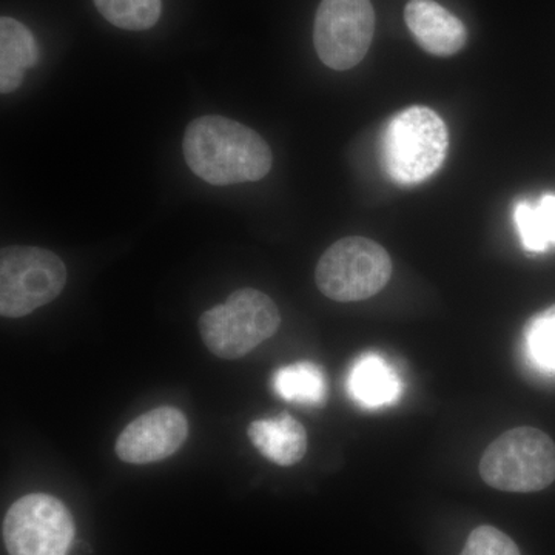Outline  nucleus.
I'll return each instance as SVG.
<instances>
[{
  "label": "nucleus",
  "mask_w": 555,
  "mask_h": 555,
  "mask_svg": "<svg viewBox=\"0 0 555 555\" xmlns=\"http://www.w3.org/2000/svg\"><path fill=\"white\" fill-rule=\"evenodd\" d=\"M185 163L211 185H233L266 178L273 156L268 142L244 124L224 116H201L185 129Z\"/></svg>",
  "instance_id": "nucleus-1"
},
{
  "label": "nucleus",
  "mask_w": 555,
  "mask_h": 555,
  "mask_svg": "<svg viewBox=\"0 0 555 555\" xmlns=\"http://www.w3.org/2000/svg\"><path fill=\"white\" fill-rule=\"evenodd\" d=\"M375 33L371 0H321L313 42L328 68L346 72L366 57Z\"/></svg>",
  "instance_id": "nucleus-8"
},
{
  "label": "nucleus",
  "mask_w": 555,
  "mask_h": 555,
  "mask_svg": "<svg viewBox=\"0 0 555 555\" xmlns=\"http://www.w3.org/2000/svg\"><path fill=\"white\" fill-rule=\"evenodd\" d=\"M2 532L10 555H68L75 521L56 496L28 494L10 507Z\"/></svg>",
  "instance_id": "nucleus-7"
},
{
  "label": "nucleus",
  "mask_w": 555,
  "mask_h": 555,
  "mask_svg": "<svg viewBox=\"0 0 555 555\" xmlns=\"http://www.w3.org/2000/svg\"><path fill=\"white\" fill-rule=\"evenodd\" d=\"M98 11L115 27L145 31L155 27L163 11L160 0H93Z\"/></svg>",
  "instance_id": "nucleus-16"
},
{
  "label": "nucleus",
  "mask_w": 555,
  "mask_h": 555,
  "mask_svg": "<svg viewBox=\"0 0 555 555\" xmlns=\"http://www.w3.org/2000/svg\"><path fill=\"white\" fill-rule=\"evenodd\" d=\"M39 61V49L33 33L20 21L0 20V91L11 93L21 87L25 72Z\"/></svg>",
  "instance_id": "nucleus-13"
},
{
  "label": "nucleus",
  "mask_w": 555,
  "mask_h": 555,
  "mask_svg": "<svg viewBox=\"0 0 555 555\" xmlns=\"http://www.w3.org/2000/svg\"><path fill=\"white\" fill-rule=\"evenodd\" d=\"M189 437V422L177 408L160 406L138 416L120 433L116 454L130 465H149L177 454Z\"/></svg>",
  "instance_id": "nucleus-9"
},
{
  "label": "nucleus",
  "mask_w": 555,
  "mask_h": 555,
  "mask_svg": "<svg viewBox=\"0 0 555 555\" xmlns=\"http://www.w3.org/2000/svg\"><path fill=\"white\" fill-rule=\"evenodd\" d=\"M67 268L42 247H3L0 254V313L22 318L60 297L67 284Z\"/></svg>",
  "instance_id": "nucleus-6"
},
{
  "label": "nucleus",
  "mask_w": 555,
  "mask_h": 555,
  "mask_svg": "<svg viewBox=\"0 0 555 555\" xmlns=\"http://www.w3.org/2000/svg\"><path fill=\"white\" fill-rule=\"evenodd\" d=\"M404 21L418 46L434 56H454L466 46L465 24L436 0H409Z\"/></svg>",
  "instance_id": "nucleus-10"
},
{
  "label": "nucleus",
  "mask_w": 555,
  "mask_h": 555,
  "mask_svg": "<svg viewBox=\"0 0 555 555\" xmlns=\"http://www.w3.org/2000/svg\"><path fill=\"white\" fill-rule=\"evenodd\" d=\"M247 434L259 454L278 466L297 465L308 452L306 427L287 412L251 422Z\"/></svg>",
  "instance_id": "nucleus-12"
},
{
  "label": "nucleus",
  "mask_w": 555,
  "mask_h": 555,
  "mask_svg": "<svg viewBox=\"0 0 555 555\" xmlns=\"http://www.w3.org/2000/svg\"><path fill=\"white\" fill-rule=\"evenodd\" d=\"M447 124L433 108L409 107L387 122L382 139L383 164L387 175L400 185L426 181L447 158Z\"/></svg>",
  "instance_id": "nucleus-2"
},
{
  "label": "nucleus",
  "mask_w": 555,
  "mask_h": 555,
  "mask_svg": "<svg viewBox=\"0 0 555 555\" xmlns=\"http://www.w3.org/2000/svg\"><path fill=\"white\" fill-rule=\"evenodd\" d=\"M392 276L386 248L364 236H347L332 244L318 261L317 286L338 302L363 301L377 295Z\"/></svg>",
  "instance_id": "nucleus-5"
},
{
  "label": "nucleus",
  "mask_w": 555,
  "mask_h": 555,
  "mask_svg": "<svg viewBox=\"0 0 555 555\" xmlns=\"http://www.w3.org/2000/svg\"><path fill=\"white\" fill-rule=\"evenodd\" d=\"M514 218L526 250L545 251L555 244V195H545L537 204L521 201Z\"/></svg>",
  "instance_id": "nucleus-15"
},
{
  "label": "nucleus",
  "mask_w": 555,
  "mask_h": 555,
  "mask_svg": "<svg viewBox=\"0 0 555 555\" xmlns=\"http://www.w3.org/2000/svg\"><path fill=\"white\" fill-rule=\"evenodd\" d=\"M526 345L537 366L555 371V317L542 312L526 331Z\"/></svg>",
  "instance_id": "nucleus-17"
},
{
  "label": "nucleus",
  "mask_w": 555,
  "mask_h": 555,
  "mask_svg": "<svg viewBox=\"0 0 555 555\" xmlns=\"http://www.w3.org/2000/svg\"><path fill=\"white\" fill-rule=\"evenodd\" d=\"M546 312L550 313V315H554L555 317V305L551 306L550 309H546Z\"/></svg>",
  "instance_id": "nucleus-19"
},
{
  "label": "nucleus",
  "mask_w": 555,
  "mask_h": 555,
  "mask_svg": "<svg viewBox=\"0 0 555 555\" xmlns=\"http://www.w3.org/2000/svg\"><path fill=\"white\" fill-rule=\"evenodd\" d=\"M347 392L360 406L377 409L396 403L403 383L386 358L375 352L358 357L347 375Z\"/></svg>",
  "instance_id": "nucleus-11"
},
{
  "label": "nucleus",
  "mask_w": 555,
  "mask_h": 555,
  "mask_svg": "<svg viewBox=\"0 0 555 555\" xmlns=\"http://www.w3.org/2000/svg\"><path fill=\"white\" fill-rule=\"evenodd\" d=\"M460 555H521L514 540L494 526H478Z\"/></svg>",
  "instance_id": "nucleus-18"
},
{
  "label": "nucleus",
  "mask_w": 555,
  "mask_h": 555,
  "mask_svg": "<svg viewBox=\"0 0 555 555\" xmlns=\"http://www.w3.org/2000/svg\"><path fill=\"white\" fill-rule=\"evenodd\" d=\"M280 326L281 315L275 302L257 288L233 292L224 305L208 309L199 318L204 345L224 360L246 357L273 337Z\"/></svg>",
  "instance_id": "nucleus-4"
},
{
  "label": "nucleus",
  "mask_w": 555,
  "mask_h": 555,
  "mask_svg": "<svg viewBox=\"0 0 555 555\" xmlns=\"http://www.w3.org/2000/svg\"><path fill=\"white\" fill-rule=\"evenodd\" d=\"M273 390L288 403L302 406H323L327 400L328 385L323 367L312 361H299L280 367L273 374Z\"/></svg>",
  "instance_id": "nucleus-14"
},
{
  "label": "nucleus",
  "mask_w": 555,
  "mask_h": 555,
  "mask_svg": "<svg viewBox=\"0 0 555 555\" xmlns=\"http://www.w3.org/2000/svg\"><path fill=\"white\" fill-rule=\"evenodd\" d=\"M478 473L499 491H543L555 480V443L535 427L507 430L486 448Z\"/></svg>",
  "instance_id": "nucleus-3"
}]
</instances>
